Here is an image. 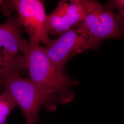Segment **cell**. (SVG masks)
<instances>
[{
	"instance_id": "cell-1",
	"label": "cell",
	"mask_w": 124,
	"mask_h": 124,
	"mask_svg": "<svg viewBox=\"0 0 124 124\" xmlns=\"http://www.w3.org/2000/svg\"><path fill=\"white\" fill-rule=\"evenodd\" d=\"M22 56L24 67L29 72L30 80L41 88L57 96L61 104L73 101L75 93L72 88L80 81L55 66L43 46L29 44L27 52Z\"/></svg>"
},
{
	"instance_id": "cell-9",
	"label": "cell",
	"mask_w": 124,
	"mask_h": 124,
	"mask_svg": "<svg viewBox=\"0 0 124 124\" xmlns=\"http://www.w3.org/2000/svg\"><path fill=\"white\" fill-rule=\"evenodd\" d=\"M17 106L15 101L7 91L0 94V124H7L8 118Z\"/></svg>"
},
{
	"instance_id": "cell-10",
	"label": "cell",
	"mask_w": 124,
	"mask_h": 124,
	"mask_svg": "<svg viewBox=\"0 0 124 124\" xmlns=\"http://www.w3.org/2000/svg\"><path fill=\"white\" fill-rule=\"evenodd\" d=\"M105 5L114 11L117 10L116 12L119 13L124 21V0H109Z\"/></svg>"
},
{
	"instance_id": "cell-5",
	"label": "cell",
	"mask_w": 124,
	"mask_h": 124,
	"mask_svg": "<svg viewBox=\"0 0 124 124\" xmlns=\"http://www.w3.org/2000/svg\"><path fill=\"white\" fill-rule=\"evenodd\" d=\"M51 61L64 71L69 60L78 54L94 50L81 22L43 46Z\"/></svg>"
},
{
	"instance_id": "cell-7",
	"label": "cell",
	"mask_w": 124,
	"mask_h": 124,
	"mask_svg": "<svg viewBox=\"0 0 124 124\" xmlns=\"http://www.w3.org/2000/svg\"><path fill=\"white\" fill-rule=\"evenodd\" d=\"M23 26L17 16H9L6 22L0 23V50L7 58L14 60L25 54L29 48L27 40L23 37Z\"/></svg>"
},
{
	"instance_id": "cell-11",
	"label": "cell",
	"mask_w": 124,
	"mask_h": 124,
	"mask_svg": "<svg viewBox=\"0 0 124 124\" xmlns=\"http://www.w3.org/2000/svg\"></svg>"
},
{
	"instance_id": "cell-8",
	"label": "cell",
	"mask_w": 124,
	"mask_h": 124,
	"mask_svg": "<svg viewBox=\"0 0 124 124\" xmlns=\"http://www.w3.org/2000/svg\"><path fill=\"white\" fill-rule=\"evenodd\" d=\"M24 70L23 63V56L18 61H11L7 59L0 50V86L2 80L10 74L14 72H19Z\"/></svg>"
},
{
	"instance_id": "cell-6",
	"label": "cell",
	"mask_w": 124,
	"mask_h": 124,
	"mask_svg": "<svg viewBox=\"0 0 124 124\" xmlns=\"http://www.w3.org/2000/svg\"><path fill=\"white\" fill-rule=\"evenodd\" d=\"M84 9L80 0H61L56 9L47 15L49 35L59 36L65 33L85 18Z\"/></svg>"
},
{
	"instance_id": "cell-4",
	"label": "cell",
	"mask_w": 124,
	"mask_h": 124,
	"mask_svg": "<svg viewBox=\"0 0 124 124\" xmlns=\"http://www.w3.org/2000/svg\"><path fill=\"white\" fill-rule=\"evenodd\" d=\"M0 5L5 16H9L13 11H16L19 21L29 36V44L36 46L42 43L45 46L49 42L51 39L47 25V15L43 1L0 0Z\"/></svg>"
},
{
	"instance_id": "cell-2",
	"label": "cell",
	"mask_w": 124,
	"mask_h": 124,
	"mask_svg": "<svg viewBox=\"0 0 124 124\" xmlns=\"http://www.w3.org/2000/svg\"><path fill=\"white\" fill-rule=\"evenodd\" d=\"M22 111L25 124H36L40 121L41 107L55 111L61 102L57 96L41 88L29 78H23L18 72L6 76L0 82Z\"/></svg>"
},
{
	"instance_id": "cell-3",
	"label": "cell",
	"mask_w": 124,
	"mask_h": 124,
	"mask_svg": "<svg viewBox=\"0 0 124 124\" xmlns=\"http://www.w3.org/2000/svg\"><path fill=\"white\" fill-rule=\"evenodd\" d=\"M80 1L85 12L81 23L94 50L106 40H124V21L119 13L97 0Z\"/></svg>"
}]
</instances>
